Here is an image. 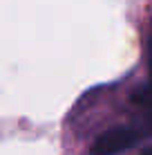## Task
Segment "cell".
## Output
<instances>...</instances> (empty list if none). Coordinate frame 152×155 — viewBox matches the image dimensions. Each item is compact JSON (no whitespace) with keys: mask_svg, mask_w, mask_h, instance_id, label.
<instances>
[{"mask_svg":"<svg viewBox=\"0 0 152 155\" xmlns=\"http://www.w3.org/2000/svg\"><path fill=\"white\" fill-rule=\"evenodd\" d=\"M148 65H150V74H152V34L148 38Z\"/></svg>","mask_w":152,"mask_h":155,"instance_id":"cell-3","label":"cell"},{"mask_svg":"<svg viewBox=\"0 0 152 155\" xmlns=\"http://www.w3.org/2000/svg\"><path fill=\"white\" fill-rule=\"evenodd\" d=\"M148 126H150V130H152V115H150V121H148Z\"/></svg>","mask_w":152,"mask_h":155,"instance_id":"cell-5","label":"cell"},{"mask_svg":"<svg viewBox=\"0 0 152 155\" xmlns=\"http://www.w3.org/2000/svg\"><path fill=\"white\" fill-rule=\"evenodd\" d=\"M139 140V133L128 126H116L101 133L90 146V155H119L128 148H132Z\"/></svg>","mask_w":152,"mask_h":155,"instance_id":"cell-1","label":"cell"},{"mask_svg":"<svg viewBox=\"0 0 152 155\" xmlns=\"http://www.w3.org/2000/svg\"><path fill=\"white\" fill-rule=\"evenodd\" d=\"M141 155H152V146H148V148H143V153Z\"/></svg>","mask_w":152,"mask_h":155,"instance_id":"cell-4","label":"cell"},{"mask_svg":"<svg viewBox=\"0 0 152 155\" xmlns=\"http://www.w3.org/2000/svg\"><path fill=\"white\" fill-rule=\"evenodd\" d=\"M132 101L137 106H143V108H152V83L137 90V92L132 94Z\"/></svg>","mask_w":152,"mask_h":155,"instance_id":"cell-2","label":"cell"}]
</instances>
